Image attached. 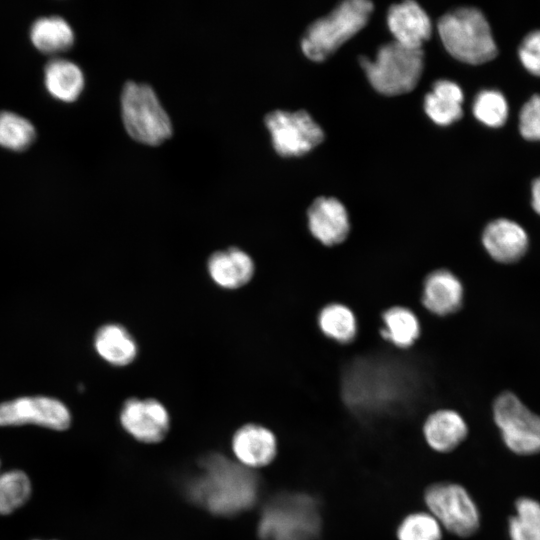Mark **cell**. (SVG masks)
<instances>
[{
    "mask_svg": "<svg viewBox=\"0 0 540 540\" xmlns=\"http://www.w3.org/2000/svg\"><path fill=\"white\" fill-rule=\"evenodd\" d=\"M184 496L207 512L231 517L251 509L258 501L261 483L253 470L223 454L203 455L181 480Z\"/></svg>",
    "mask_w": 540,
    "mask_h": 540,
    "instance_id": "cell-1",
    "label": "cell"
},
{
    "mask_svg": "<svg viewBox=\"0 0 540 540\" xmlns=\"http://www.w3.org/2000/svg\"><path fill=\"white\" fill-rule=\"evenodd\" d=\"M322 530L318 499L302 492H281L264 506L257 533L260 540H318Z\"/></svg>",
    "mask_w": 540,
    "mask_h": 540,
    "instance_id": "cell-2",
    "label": "cell"
},
{
    "mask_svg": "<svg viewBox=\"0 0 540 540\" xmlns=\"http://www.w3.org/2000/svg\"><path fill=\"white\" fill-rule=\"evenodd\" d=\"M437 28L446 50L461 62L478 65L497 55L490 25L476 8L462 7L444 14Z\"/></svg>",
    "mask_w": 540,
    "mask_h": 540,
    "instance_id": "cell-3",
    "label": "cell"
},
{
    "mask_svg": "<svg viewBox=\"0 0 540 540\" xmlns=\"http://www.w3.org/2000/svg\"><path fill=\"white\" fill-rule=\"evenodd\" d=\"M373 8L367 0L342 2L307 28L301 40L303 53L312 61H324L367 24Z\"/></svg>",
    "mask_w": 540,
    "mask_h": 540,
    "instance_id": "cell-4",
    "label": "cell"
},
{
    "mask_svg": "<svg viewBox=\"0 0 540 540\" xmlns=\"http://www.w3.org/2000/svg\"><path fill=\"white\" fill-rule=\"evenodd\" d=\"M422 48H411L396 41L381 46L374 60L359 58L370 84L379 93L387 96L412 91L423 71Z\"/></svg>",
    "mask_w": 540,
    "mask_h": 540,
    "instance_id": "cell-5",
    "label": "cell"
},
{
    "mask_svg": "<svg viewBox=\"0 0 540 540\" xmlns=\"http://www.w3.org/2000/svg\"><path fill=\"white\" fill-rule=\"evenodd\" d=\"M121 111L124 127L134 140L159 145L171 136L170 118L149 85L128 81L121 94Z\"/></svg>",
    "mask_w": 540,
    "mask_h": 540,
    "instance_id": "cell-6",
    "label": "cell"
},
{
    "mask_svg": "<svg viewBox=\"0 0 540 540\" xmlns=\"http://www.w3.org/2000/svg\"><path fill=\"white\" fill-rule=\"evenodd\" d=\"M492 416L506 446L518 455L540 453V415L530 410L513 392L500 393Z\"/></svg>",
    "mask_w": 540,
    "mask_h": 540,
    "instance_id": "cell-7",
    "label": "cell"
},
{
    "mask_svg": "<svg viewBox=\"0 0 540 540\" xmlns=\"http://www.w3.org/2000/svg\"><path fill=\"white\" fill-rule=\"evenodd\" d=\"M424 500L431 515L451 533L468 537L479 529V510L463 486L434 483L425 490Z\"/></svg>",
    "mask_w": 540,
    "mask_h": 540,
    "instance_id": "cell-8",
    "label": "cell"
},
{
    "mask_svg": "<svg viewBox=\"0 0 540 540\" xmlns=\"http://www.w3.org/2000/svg\"><path fill=\"white\" fill-rule=\"evenodd\" d=\"M275 151L284 157L308 153L324 139V132L304 110H275L265 116Z\"/></svg>",
    "mask_w": 540,
    "mask_h": 540,
    "instance_id": "cell-9",
    "label": "cell"
},
{
    "mask_svg": "<svg viewBox=\"0 0 540 540\" xmlns=\"http://www.w3.org/2000/svg\"><path fill=\"white\" fill-rule=\"evenodd\" d=\"M26 424L65 430L71 424V414L62 402L45 396L21 397L0 403V426Z\"/></svg>",
    "mask_w": 540,
    "mask_h": 540,
    "instance_id": "cell-10",
    "label": "cell"
},
{
    "mask_svg": "<svg viewBox=\"0 0 540 540\" xmlns=\"http://www.w3.org/2000/svg\"><path fill=\"white\" fill-rule=\"evenodd\" d=\"M122 428L142 443H157L165 438L170 427L167 408L153 398H129L120 410Z\"/></svg>",
    "mask_w": 540,
    "mask_h": 540,
    "instance_id": "cell-11",
    "label": "cell"
},
{
    "mask_svg": "<svg viewBox=\"0 0 540 540\" xmlns=\"http://www.w3.org/2000/svg\"><path fill=\"white\" fill-rule=\"evenodd\" d=\"M307 230L325 247L342 244L351 231V218L345 205L335 197L320 196L307 209Z\"/></svg>",
    "mask_w": 540,
    "mask_h": 540,
    "instance_id": "cell-12",
    "label": "cell"
},
{
    "mask_svg": "<svg viewBox=\"0 0 540 540\" xmlns=\"http://www.w3.org/2000/svg\"><path fill=\"white\" fill-rule=\"evenodd\" d=\"M482 250L496 263L512 264L525 256L530 239L525 228L509 218L488 222L480 235Z\"/></svg>",
    "mask_w": 540,
    "mask_h": 540,
    "instance_id": "cell-13",
    "label": "cell"
},
{
    "mask_svg": "<svg viewBox=\"0 0 540 540\" xmlns=\"http://www.w3.org/2000/svg\"><path fill=\"white\" fill-rule=\"evenodd\" d=\"M464 298V285L452 271L435 269L424 278L421 304L428 313L437 317L453 315L462 308Z\"/></svg>",
    "mask_w": 540,
    "mask_h": 540,
    "instance_id": "cell-14",
    "label": "cell"
},
{
    "mask_svg": "<svg viewBox=\"0 0 540 540\" xmlns=\"http://www.w3.org/2000/svg\"><path fill=\"white\" fill-rule=\"evenodd\" d=\"M232 451L241 465L253 470L270 464L277 455V439L267 427L249 423L232 436Z\"/></svg>",
    "mask_w": 540,
    "mask_h": 540,
    "instance_id": "cell-15",
    "label": "cell"
},
{
    "mask_svg": "<svg viewBox=\"0 0 540 540\" xmlns=\"http://www.w3.org/2000/svg\"><path fill=\"white\" fill-rule=\"evenodd\" d=\"M211 280L223 289H238L247 285L255 274L252 257L238 247L215 251L207 261Z\"/></svg>",
    "mask_w": 540,
    "mask_h": 540,
    "instance_id": "cell-16",
    "label": "cell"
},
{
    "mask_svg": "<svg viewBox=\"0 0 540 540\" xmlns=\"http://www.w3.org/2000/svg\"><path fill=\"white\" fill-rule=\"evenodd\" d=\"M387 23L394 41L411 48H422L432 32L428 15L414 1L392 5L388 11Z\"/></svg>",
    "mask_w": 540,
    "mask_h": 540,
    "instance_id": "cell-17",
    "label": "cell"
},
{
    "mask_svg": "<svg viewBox=\"0 0 540 540\" xmlns=\"http://www.w3.org/2000/svg\"><path fill=\"white\" fill-rule=\"evenodd\" d=\"M422 430L426 442L432 449L449 452L465 440L468 425L456 409L440 407L427 414Z\"/></svg>",
    "mask_w": 540,
    "mask_h": 540,
    "instance_id": "cell-18",
    "label": "cell"
},
{
    "mask_svg": "<svg viewBox=\"0 0 540 540\" xmlns=\"http://www.w3.org/2000/svg\"><path fill=\"white\" fill-rule=\"evenodd\" d=\"M98 355L111 365H130L138 355V344L124 326L117 323L106 324L98 329L94 339Z\"/></svg>",
    "mask_w": 540,
    "mask_h": 540,
    "instance_id": "cell-19",
    "label": "cell"
},
{
    "mask_svg": "<svg viewBox=\"0 0 540 540\" xmlns=\"http://www.w3.org/2000/svg\"><path fill=\"white\" fill-rule=\"evenodd\" d=\"M380 337L391 346L406 350L420 337L421 325L416 313L405 306L395 305L381 314Z\"/></svg>",
    "mask_w": 540,
    "mask_h": 540,
    "instance_id": "cell-20",
    "label": "cell"
},
{
    "mask_svg": "<svg viewBox=\"0 0 540 540\" xmlns=\"http://www.w3.org/2000/svg\"><path fill=\"white\" fill-rule=\"evenodd\" d=\"M463 99V92L456 83L438 80L433 84L432 91L425 96L424 109L436 124L450 125L462 117Z\"/></svg>",
    "mask_w": 540,
    "mask_h": 540,
    "instance_id": "cell-21",
    "label": "cell"
},
{
    "mask_svg": "<svg viewBox=\"0 0 540 540\" xmlns=\"http://www.w3.org/2000/svg\"><path fill=\"white\" fill-rule=\"evenodd\" d=\"M317 326L325 338L340 345L353 342L358 331L355 313L340 302H332L321 308L317 315Z\"/></svg>",
    "mask_w": 540,
    "mask_h": 540,
    "instance_id": "cell-22",
    "label": "cell"
},
{
    "mask_svg": "<svg viewBox=\"0 0 540 540\" xmlns=\"http://www.w3.org/2000/svg\"><path fill=\"white\" fill-rule=\"evenodd\" d=\"M45 83L53 96L71 102L80 95L84 78L81 70L74 63L66 60H53L46 66Z\"/></svg>",
    "mask_w": 540,
    "mask_h": 540,
    "instance_id": "cell-23",
    "label": "cell"
},
{
    "mask_svg": "<svg viewBox=\"0 0 540 540\" xmlns=\"http://www.w3.org/2000/svg\"><path fill=\"white\" fill-rule=\"evenodd\" d=\"M33 44L44 53L62 52L73 43L70 26L59 17L41 18L31 30Z\"/></svg>",
    "mask_w": 540,
    "mask_h": 540,
    "instance_id": "cell-24",
    "label": "cell"
},
{
    "mask_svg": "<svg viewBox=\"0 0 540 540\" xmlns=\"http://www.w3.org/2000/svg\"><path fill=\"white\" fill-rule=\"evenodd\" d=\"M516 514L509 519L511 540H540V503L529 497L515 502Z\"/></svg>",
    "mask_w": 540,
    "mask_h": 540,
    "instance_id": "cell-25",
    "label": "cell"
},
{
    "mask_svg": "<svg viewBox=\"0 0 540 540\" xmlns=\"http://www.w3.org/2000/svg\"><path fill=\"white\" fill-rule=\"evenodd\" d=\"M31 490L30 479L23 471L0 470V515L12 513L23 506L30 498Z\"/></svg>",
    "mask_w": 540,
    "mask_h": 540,
    "instance_id": "cell-26",
    "label": "cell"
},
{
    "mask_svg": "<svg viewBox=\"0 0 540 540\" xmlns=\"http://www.w3.org/2000/svg\"><path fill=\"white\" fill-rule=\"evenodd\" d=\"M509 108L505 96L498 90L486 89L477 94L473 114L486 126L498 128L505 124Z\"/></svg>",
    "mask_w": 540,
    "mask_h": 540,
    "instance_id": "cell-27",
    "label": "cell"
},
{
    "mask_svg": "<svg viewBox=\"0 0 540 540\" xmlns=\"http://www.w3.org/2000/svg\"><path fill=\"white\" fill-rule=\"evenodd\" d=\"M34 137L35 130L29 121L11 112H0V146L23 150Z\"/></svg>",
    "mask_w": 540,
    "mask_h": 540,
    "instance_id": "cell-28",
    "label": "cell"
},
{
    "mask_svg": "<svg viewBox=\"0 0 540 540\" xmlns=\"http://www.w3.org/2000/svg\"><path fill=\"white\" fill-rule=\"evenodd\" d=\"M396 535L398 540H440L441 528L431 514L416 512L400 522Z\"/></svg>",
    "mask_w": 540,
    "mask_h": 540,
    "instance_id": "cell-29",
    "label": "cell"
},
{
    "mask_svg": "<svg viewBox=\"0 0 540 540\" xmlns=\"http://www.w3.org/2000/svg\"><path fill=\"white\" fill-rule=\"evenodd\" d=\"M519 131L523 138L540 141V95H533L519 113Z\"/></svg>",
    "mask_w": 540,
    "mask_h": 540,
    "instance_id": "cell-30",
    "label": "cell"
},
{
    "mask_svg": "<svg viewBox=\"0 0 540 540\" xmlns=\"http://www.w3.org/2000/svg\"><path fill=\"white\" fill-rule=\"evenodd\" d=\"M518 56L529 73L540 77V30H534L523 38Z\"/></svg>",
    "mask_w": 540,
    "mask_h": 540,
    "instance_id": "cell-31",
    "label": "cell"
},
{
    "mask_svg": "<svg viewBox=\"0 0 540 540\" xmlns=\"http://www.w3.org/2000/svg\"><path fill=\"white\" fill-rule=\"evenodd\" d=\"M531 206L540 215V177L536 178L531 185Z\"/></svg>",
    "mask_w": 540,
    "mask_h": 540,
    "instance_id": "cell-32",
    "label": "cell"
}]
</instances>
